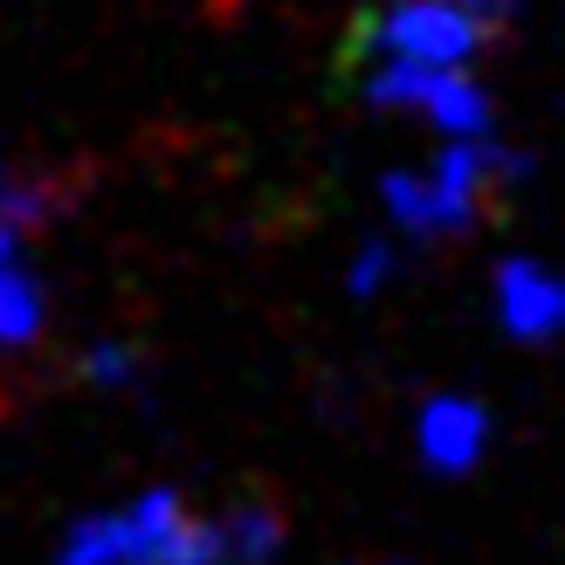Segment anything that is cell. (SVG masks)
Returning <instances> with one entry per match:
<instances>
[{"instance_id": "6da1fadb", "label": "cell", "mask_w": 565, "mask_h": 565, "mask_svg": "<svg viewBox=\"0 0 565 565\" xmlns=\"http://www.w3.org/2000/svg\"><path fill=\"white\" fill-rule=\"evenodd\" d=\"M49 565H228L221 518H193L173 490H138L110 511H90L63 531Z\"/></svg>"}, {"instance_id": "7a4b0ae2", "label": "cell", "mask_w": 565, "mask_h": 565, "mask_svg": "<svg viewBox=\"0 0 565 565\" xmlns=\"http://www.w3.org/2000/svg\"><path fill=\"white\" fill-rule=\"evenodd\" d=\"M524 159L497 146L490 138H441L428 166H414V173H386L380 193H386V221L401 228L407 242H441V235H462L483 221L490 193L503 180H518Z\"/></svg>"}, {"instance_id": "3957f363", "label": "cell", "mask_w": 565, "mask_h": 565, "mask_svg": "<svg viewBox=\"0 0 565 565\" xmlns=\"http://www.w3.org/2000/svg\"><path fill=\"white\" fill-rule=\"evenodd\" d=\"M490 14L469 0H380L352 21L359 63H476Z\"/></svg>"}, {"instance_id": "277c9868", "label": "cell", "mask_w": 565, "mask_h": 565, "mask_svg": "<svg viewBox=\"0 0 565 565\" xmlns=\"http://www.w3.org/2000/svg\"><path fill=\"white\" fill-rule=\"evenodd\" d=\"M359 90L380 110H414L435 138H490L497 131V104L469 76V63H365Z\"/></svg>"}, {"instance_id": "5b68a950", "label": "cell", "mask_w": 565, "mask_h": 565, "mask_svg": "<svg viewBox=\"0 0 565 565\" xmlns=\"http://www.w3.org/2000/svg\"><path fill=\"white\" fill-rule=\"evenodd\" d=\"M490 303L497 324L524 338V345H545V338H565V269L539 263V256H511L490 276Z\"/></svg>"}, {"instance_id": "8992f818", "label": "cell", "mask_w": 565, "mask_h": 565, "mask_svg": "<svg viewBox=\"0 0 565 565\" xmlns=\"http://www.w3.org/2000/svg\"><path fill=\"white\" fill-rule=\"evenodd\" d=\"M490 448V407L469 401V393H435L414 414V456L435 476H469Z\"/></svg>"}, {"instance_id": "52a82bcc", "label": "cell", "mask_w": 565, "mask_h": 565, "mask_svg": "<svg viewBox=\"0 0 565 565\" xmlns=\"http://www.w3.org/2000/svg\"><path fill=\"white\" fill-rule=\"evenodd\" d=\"M42 324H49V297H42V282L8 256V263H0V345H35Z\"/></svg>"}, {"instance_id": "ba28073f", "label": "cell", "mask_w": 565, "mask_h": 565, "mask_svg": "<svg viewBox=\"0 0 565 565\" xmlns=\"http://www.w3.org/2000/svg\"><path fill=\"white\" fill-rule=\"evenodd\" d=\"M276 545H282L276 511H263V503H235V511H221V558H228V565H269Z\"/></svg>"}, {"instance_id": "9c48e42d", "label": "cell", "mask_w": 565, "mask_h": 565, "mask_svg": "<svg viewBox=\"0 0 565 565\" xmlns=\"http://www.w3.org/2000/svg\"><path fill=\"white\" fill-rule=\"evenodd\" d=\"M28 221H35V201H28V186L0 166V263L21 256V235H28Z\"/></svg>"}, {"instance_id": "30bf717a", "label": "cell", "mask_w": 565, "mask_h": 565, "mask_svg": "<svg viewBox=\"0 0 565 565\" xmlns=\"http://www.w3.org/2000/svg\"><path fill=\"white\" fill-rule=\"evenodd\" d=\"M393 269H401L393 242H365L359 256H352V269H345V290H352V297H380L386 282H393Z\"/></svg>"}, {"instance_id": "8fae6325", "label": "cell", "mask_w": 565, "mask_h": 565, "mask_svg": "<svg viewBox=\"0 0 565 565\" xmlns=\"http://www.w3.org/2000/svg\"><path fill=\"white\" fill-rule=\"evenodd\" d=\"M83 380H97V386H125V380H131V352H125V345H97L90 359H83Z\"/></svg>"}, {"instance_id": "7c38bea8", "label": "cell", "mask_w": 565, "mask_h": 565, "mask_svg": "<svg viewBox=\"0 0 565 565\" xmlns=\"http://www.w3.org/2000/svg\"><path fill=\"white\" fill-rule=\"evenodd\" d=\"M469 8H483V14H490V21H497V14H503V8H518V0H469Z\"/></svg>"}]
</instances>
